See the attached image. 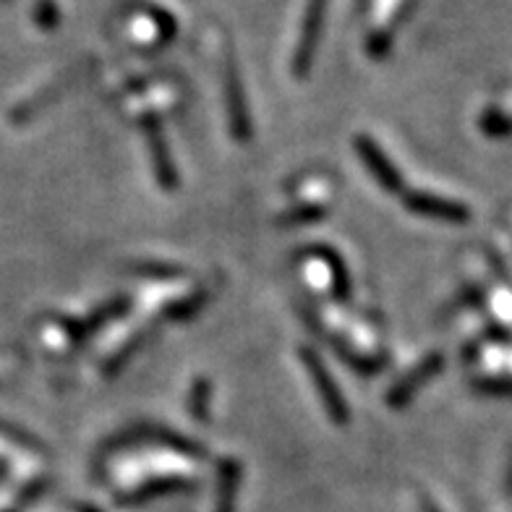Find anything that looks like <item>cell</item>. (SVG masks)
I'll use <instances>...</instances> for the list:
<instances>
[{
  "label": "cell",
  "mask_w": 512,
  "mask_h": 512,
  "mask_svg": "<svg viewBox=\"0 0 512 512\" xmlns=\"http://www.w3.org/2000/svg\"><path fill=\"white\" fill-rule=\"evenodd\" d=\"M228 118H230V134L236 136L238 142H246L251 136V118L246 110V100L238 87V79L233 74L228 76Z\"/></svg>",
  "instance_id": "8992f818"
},
{
  "label": "cell",
  "mask_w": 512,
  "mask_h": 512,
  "mask_svg": "<svg viewBox=\"0 0 512 512\" xmlns=\"http://www.w3.org/2000/svg\"><path fill=\"white\" fill-rule=\"evenodd\" d=\"M298 356H301V364H304L306 371L311 374V382H314V387H317L319 400H322L327 416H330L337 426L348 424V421H351V411H348L343 395H340V390H337L335 379L330 377V371L324 369L322 358L311 351V348H301Z\"/></svg>",
  "instance_id": "6da1fadb"
},
{
  "label": "cell",
  "mask_w": 512,
  "mask_h": 512,
  "mask_svg": "<svg viewBox=\"0 0 512 512\" xmlns=\"http://www.w3.org/2000/svg\"><path fill=\"white\" fill-rule=\"evenodd\" d=\"M327 215V209L319 207V204H306V207H298L293 212H285L280 215L277 223L280 225H301V223H311V220H322Z\"/></svg>",
  "instance_id": "8fae6325"
},
{
  "label": "cell",
  "mask_w": 512,
  "mask_h": 512,
  "mask_svg": "<svg viewBox=\"0 0 512 512\" xmlns=\"http://www.w3.org/2000/svg\"><path fill=\"white\" fill-rule=\"evenodd\" d=\"M317 256H322L324 262L332 264V285H335L337 298H351V277H348V270L343 267V259L330 249H317L314 251Z\"/></svg>",
  "instance_id": "ba28073f"
},
{
  "label": "cell",
  "mask_w": 512,
  "mask_h": 512,
  "mask_svg": "<svg viewBox=\"0 0 512 512\" xmlns=\"http://www.w3.org/2000/svg\"><path fill=\"white\" fill-rule=\"evenodd\" d=\"M142 131L147 136L149 155H152V165H155V176L160 181V186L165 191L178 189V173L173 168V160H170L168 142H165V134H162V126L157 123L155 115H144Z\"/></svg>",
  "instance_id": "7a4b0ae2"
},
{
  "label": "cell",
  "mask_w": 512,
  "mask_h": 512,
  "mask_svg": "<svg viewBox=\"0 0 512 512\" xmlns=\"http://www.w3.org/2000/svg\"><path fill=\"white\" fill-rule=\"evenodd\" d=\"M476 390L484 395H502V398H512V377H481L473 382Z\"/></svg>",
  "instance_id": "7c38bea8"
},
{
  "label": "cell",
  "mask_w": 512,
  "mask_h": 512,
  "mask_svg": "<svg viewBox=\"0 0 512 512\" xmlns=\"http://www.w3.org/2000/svg\"><path fill=\"white\" fill-rule=\"evenodd\" d=\"M442 364H445L442 353H429L424 361H418L416 369L408 371V374L392 387L390 395H387V405H392V408H403V405L411 403L413 395H416L426 382H432L439 371H442Z\"/></svg>",
  "instance_id": "277c9868"
},
{
  "label": "cell",
  "mask_w": 512,
  "mask_h": 512,
  "mask_svg": "<svg viewBox=\"0 0 512 512\" xmlns=\"http://www.w3.org/2000/svg\"><path fill=\"white\" fill-rule=\"evenodd\" d=\"M356 149L358 155H361V160L366 162V168L374 173V178H377L379 186H382L384 191L403 189V178H400V173L395 170V165L384 157V152L379 149V144L374 142V139H369V136H358Z\"/></svg>",
  "instance_id": "5b68a950"
},
{
  "label": "cell",
  "mask_w": 512,
  "mask_h": 512,
  "mask_svg": "<svg viewBox=\"0 0 512 512\" xmlns=\"http://www.w3.org/2000/svg\"><path fill=\"white\" fill-rule=\"evenodd\" d=\"M426 512H439L437 507H432V505H426Z\"/></svg>",
  "instance_id": "2e32d148"
},
{
  "label": "cell",
  "mask_w": 512,
  "mask_h": 512,
  "mask_svg": "<svg viewBox=\"0 0 512 512\" xmlns=\"http://www.w3.org/2000/svg\"><path fill=\"white\" fill-rule=\"evenodd\" d=\"M489 337H494V340H499V343H512V335L505 330V327H492V330H489Z\"/></svg>",
  "instance_id": "9a60e30c"
},
{
  "label": "cell",
  "mask_w": 512,
  "mask_h": 512,
  "mask_svg": "<svg viewBox=\"0 0 512 512\" xmlns=\"http://www.w3.org/2000/svg\"><path fill=\"white\" fill-rule=\"evenodd\" d=\"M189 408H191V416H194L196 421H207V416H209V382L207 379H196L194 392H191V400H189Z\"/></svg>",
  "instance_id": "30bf717a"
},
{
  "label": "cell",
  "mask_w": 512,
  "mask_h": 512,
  "mask_svg": "<svg viewBox=\"0 0 512 512\" xmlns=\"http://www.w3.org/2000/svg\"><path fill=\"white\" fill-rule=\"evenodd\" d=\"M204 304V296L202 293H199V296H194V298H186V301H178L176 306H173V309H170V314L168 317H173V319H186V317H191V314H194L196 309H199V306Z\"/></svg>",
  "instance_id": "4fadbf2b"
},
{
  "label": "cell",
  "mask_w": 512,
  "mask_h": 512,
  "mask_svg": "<svg viewBox=\"0 0 512 512\" xmlns=\"http://www.w3.org/2000/svg\"><path fill=\"white\" fill-rule=\"evenodd\" d=\"M405 207L416 212V215L445 220V223H468L471 220V209L465 207V204L452 202V199H445V196L424 194V191L405 194Z\"/></svg>",
  "instance_id": "3957f363"
},
{
  "label": "cell",
  "mask_w": 512,
  "mask_h": 512,
  "mask_svg": "<svg viewBox=\"0 0 512 512\" xmlns=\"http://www.w3.org/2000/svg\"><path fill=\"white\" fill-rule=\"evenodd\" d=\"M123 309H128V298H118V301H113L110 306H105V309H100L97 314H92L87 322H68V337H71V340H81V337L92 335L97 327H102L105 322H110V319H115L118 314H123Z\"/></svg>",
  "instance_id": "52a82bcc"
},
{
  "label": "cell",
  "mask_w": 512,
  "mask_h": 512,
  "mask_svg": "<svg viewBox=\"0 0 512 512\" xmlns=\"http://www.w3.org/2000/svg\"><path fill=\"white\" fill-rule=\"evenodd\" d=\"M183 486H189L183 479L155 481V484H152V486H142V489H136L134 497H144V494H152V492H170V489H183Z\"/></svg>",
  "instance_id": "5bb4252c"
},
{
  "label": "cell",
  "mask_w": 512,
  "mask_h": 512,
  "mask_svg": "<svg viewBox=\"0 0 512 512\" xmlns=\"http://www.w3.org/2000/svg\"><path fill=\"white\" fill-rule=\"evenodd\" d=\"M481 131L492 139H505V136H512V115H505L502 110L492 108L481 115Z\"/></svg>",
  "instance_id": "9c48e42d"
}]
</instances>
